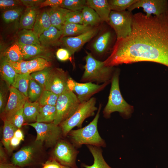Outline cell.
Returning <instances> with one entry per match:
<instances>
[{
	"label": "cell",
	"instance_id": "obj_1",
	"mask_svg": "<svg viewBox=\"0 0 168 168\" xmlns=\"http://www.w3.org/2000/svg\"><path fill=\"white\" fill-rule=\"evenodd\" d=\"M105 66L151 62L168 67V12L147 16L133 14L131 34L117 39Z\"/></svg>",
	"mask_w": 168,
	"mask_h": 168
},
{
	"label": "cell",
	"instance_id": "obj_2",
	"mask_svg": "<svg viewBox=\"0 0 168 168\" xmlns=\"http://www.w3.org/2000/svg\"><path fill=\"white\" fill-rule=\"evenodd\" d=\"M99 105L96 114L93 120L85 127L72 130L68 135L72 145L77 149L83 145L105 147L106 143L100 136L97 129V124L101 109Z\"/></svg>",
	"mask_w": 168,
	"mask_h": 168
},
{
	"label": "cell",
	"instance_id": "obj_3",
	"mask_svg": "<svg viewBox=\"0 0 168 168\" xmlns=\"http://www.w3.org/2000/svg\"><path fill=\"white\" fill-rule=\"evenodd\" d=\"M119 69L115 70L111 80V86L107 104L103 111V116L110 118L113 112H118L124 119L129 118L134 110L133 107L128 103L120 92L119 84Z\"/></svg>",
	"mask_w": 168,
	"mask_h": 168
},
{
	"label": "cell",
	"instance_id": "obj_4",
	"mask_svg": "<svg viewBox=\"0 0 168 168\" xmlns=\"http://www.w3.org/2000/svg\"><path fill=\"white\" fill-rule=\"evenodd\" d=\"M85 60L82 82L102 84L110 82L115 70L114 67L105 66L104 61L96 59L88 52H86Z\"/></svg>",
	"mask_w": 168,
	"mask_h": 168
},
{
	"label": "cell",
	"instance_id": "obj_5",
	"mask_svg": "<svg viewBox=\"0 0 168 168\" xmlns=\"http://www.w3.org/2000/svg\"><path fill=\"white\" fill-rule=\"evenodd\" d=\"M96 99L91 97L87 101L82 103L75 112L68 119L61 123V128L63 136H66L72 129L77 127L81 128L85 119L93 116L98 108L96 106Z\"/></svg>",
	"mask_w": 168,
	"mask_h": 168
},
{
	"label": "cell",
	"instance_id": "obj_6",
	"mask_svg": "<svg viewBox=\"0 0 168 168\" xmlns=\"http://www.w3.org/2000/svg\"><path fill=\"white\" fill-rule=\"evenodd\" d=\"M81 103L76 95L69 89L59 96L55 105L56 114L53 123L58 125L70 118Z\"/></svg>",
	"mask_w": 168,
	"mask_h": 168
},
{
	"label": "cell",
	"instance_id": "obj_7",
	"mask_svg": "<svg viewBox=\"0 0 168 168\" xmlns=\"http://www.w3.org/2000/svg\"><path fill=\"white\" fill-rule=\"evenodd\" d=\"M27 124L35 128L37 134L35 142L41 146L44 143L49 147H54L63 135L60 126L54 123L35 122Z\"/></svg>",
	"mask_w": 168,
	"mask_h": 168
},
{
	"label": "cell",
	"instance_id": "obj_8",
	"mask_svg": "<svg viewBox=\"0 0 168 168\" xmlns=\"http://www.w3.org/2000/svg\"><path fill=\"white\" fill-rule=\"evenodd\" d=\"M133 16L132 12L128 10L111 11L108 23L114 32L117 39L126 38L131 34Z\"/></svg>",
	"mask_w": 168,
	"mask_h": 168
},
{
	"label": "cell",
	"instance_id": "obj_9",
	"mask_svg": "<svg viewBox=\"0 0 168 168\" xmlns=\"http://www.w3.org/2000/svg\"><path fill=\"white\" fill-rule=\"evenodd\" d=\"M54 147L53 152V159L62 165L78 168L76 159L79 151L72 143L60 139Z\"/></svg>",
	"mask_w": 168,
	"mask_h": 168
},
{
	"label": "cell",
	"instance_id": "obj_10",
	"mask_svg": "<svg viewBox=\"0 0 168 168\" xmlns=\"http://www.w3.org/2000/svg\"><path fill=\"white\" fill-rule=\"evenodd\" d=\"M109 83L99 85L91 82L79 83L69 77L68 81V86L76 95L82 103L89 100L92 96L103 90Z\"/></svg>",
	"mask_w": 168,
	"mask_h": 168
},
{
	"label": "cell",
	"instance_id": "obj_11",
	"mask_svg": "<svg viewBox=\"0 0 168 168\" xmlns=\"http://www.w3.org/2000/svg\"><path fill=\"white\" fill-rule=\"evenodd\" d=\"M70 77L62 68H51L46 80L44 90L51 91L59 95L68 89V81Z\"/></svg>",
	"mask_w": 168,
	"mask_h": 168
},
{
	"label": "cell",
	"instance_id": "obj_12",
	"mask_svg": "<svg viewBox=\"0 0 168 168\" xmlns=\"http://www.w3.org/2000/svg\"><path fill=\"white\" fill-rule=\"evenodd\" d=\"M142 7L147 16L151 15L158 16L168 12V1L167 0H138L128 9L132 12L136 8Z\"/></svg>",
	"mask_w": 168,
	"mask_h": 168
},
{
	"label": "cell",
	"instance_id": "obj_13",
	"mask_svg": "<svg viewBox=\"0 0 168 168\" xmlns=\"http://www.w3.org/2000/svg\"><path fill=\"white\" fill-rule=\"evenodd\" d=\"M28 100L24 95L16 88H9V95L3 113L2 114L3 119L8 120L17 111L23 107Z\"/></svg>",
	"mask_w": 168,
	"mask_h": 168
},
{
	"label": "cell",
	"instance_id": "obj_14",
	"mask_svg": "<svg viewBox=\"0 0 168 168\" xmlns=\"http://www.w3.org/2000/svg\"><path fill=\"white\" fill-rule=\"evenodd\" d=\"M98 28H93L91 30L76 36L62 37L60 41L70 52L73 54L79 50L87 42L95 36L98 32Z\"/></svg>",
	"mask_w": 168,
	"mask_h": 168
},
{
	"label": "cell",
	"instance_id": "obj_15",
	"mask_svg": "<svg viewBox=\"0 0 168 168\" xmlns=\"http://www.w3.org/2000/svg\"><path fill=\"white\" fill-rule=\"evenodd\" d=\"M40 147L41 146L35 143L22 147L13 154L12 163L21 168L31 165L35 160Z\"/></svg>",
	"mask_w": 168,
	"mask_h": 168
},
{
	"label": "cell",
	"instance_id": "obj_16",
	"mask_svg": "<svg viewBox=\"0 0 168 168\" xmlns=\"http://www.w3.org/2000/svg\"><path fill=\"white\" fill-rule=\"evenodd\" d=\"M115 38L117 39L115 32L110 30H106L96 37L92 44V47L96 53L104 54L110 49Z\"/></svg>",
	"mask_w": 168,
	"mask_h": 168
},
{
	"label": "cell",
	"instance_id": "obj_17",
	"mask_svg": "<svg viewBox=\"0 0 168 168\" xmlns=\"http://www.w3.org/2000/svg\"><path fill=\"white\" fill-rule=\"evenodd\" d=\"M63 34L62 30L51 26L40 35L39 39L41 45L45 48L58 46L62 44L60 40Z\"/></svg>",
	"mask_w": 168,
	"mask_h": 168
},
{
	"label": "cell",
	"instance_id": "obj_18",
	"mask_svg": "<svg viewBox=\"0 0 168 168\" xmlns=\"http://www.w3.org/2000/svg\"><path fill=\"white\" fill-rule=\"evenodd\" d=\"M87 6L96 12L102 21L108 22L111 10L107 0H87Z\"/></svg>",
	"mask_w": 168,
	"mask_h": 168
},
{
	"label": "cell",
	"instance_id": "obj_19",
	"mask_svg": "<svg viewBox=\"0 0 168 168\" xmlns=\"http://www.w3.org/2000/svg\"><path fill=\"white\" fill-rule=\"evenodd\" d=\"M48 11L51 26L62 30L65 25L67 13L70 11L61 7L51 8Z\"/></svg>",
	"mask_w": 168,
	"mask_h": 168
},
{
	"label": "cell",
	"instance_id": "obj_20",
	"mask_svg": "<svg viewBox=\"0 0 168 168\" xmlns=\"http://www.w3.org/2000/svg\"><path fill=\"white\" fill-rule=\"evenodd\" d=\"M86 146L92 155L94 162L91 166L82 163L81 165L82 167L85 168H113L110 166L105 161L101 147L91 145Z\"/></svg>",
	"mask_w": 168,
	"mask_h": 168
},
{
	"label": "cell",
	"instance_id": "obj_21",
	"mask_svg": "<svg viewBox=\"0 0 168 168\" xmlns=\"http://www.w3.org/2000/svg\"><path fill=\"white\" fill-rule=\"evenodd\" d=\"M39 7H27L21 15L20 20V27L23 29H33L38 13Z\"/></svg>",
	"mask_w": 168,
	"mask_h": 168
},
{
	"label": "cell",
	"instance_id": "obj_22",
	"mask_svg": "<svg viewBox=\"0 0 168 168\" xmlns=\"http://www.w3.org/2000/svg\"><path fill=\"white\" fill-rule=\"evenodd\" d=\"M51 26L47 11L38 13L33 28V31L38 37Z\"/></svg>",
	"mask_w": 168,
	"mask_h": 168
},
{
	"label": "cell",
	"instance_id": "obj_23",
	"mask_svg": "<svg viewBox=\"0 0 168 168\" xmlns=\"http://www.w3.org/2000/svg\"><path fill=\"white\" fill-rule=\"evenodd\" d=\"M18 129L10 121L3 119L2 143L8 153L12 152L10 142L12 138L14 136L16 130Z\"/></svg>",
	"mask_w": 168,
	"mask_h": 168
},
{
	"label": "cell",
	"instance_id": "obj_24",
	"mask_svg": "<svg viewBox=\"0 0 168 168\" xmlns=\"http://www.w3.org/2000/svg\"><path fill=\"white\" fill-rule=\"evenodd\" d=\"M40 105L38 101L31 102L28 100L26 102L23 108L25 121L27 124L36 122Z\"/></svg>",
	"mask_w": 168,
	"mask_h": 168
},
{
	"label": "cell",
	"instance_id": "obj_25",
	"mask_svg": "<svg viewBox=\"0 0 168 168\" xmlns=\"http://www.w3.org/2000/svg\"><path fill=\"white\" fill-rule=\"evenodd\" d=\"M94 27L84 24L69 23L65 24L63 29L62 37L78 35L85 33Z\"/></svg>",
	"mask_w": 168,
	"mask_h": 168
},
{
	"label": "cell",
	"instance_id": "obj_26",
	"mask_svg": "<svg viewBox=\"0 0 168 168\" xmlns=\"http://www.w3.org/2000/svg\"><path fill=\"white\" fill-rule=\"evenodd\" d=\"M56 109L55 106L46 105L40 106L36 122L53 123L55 119Z\"/></svg>",
	"mask_w": 168,
	"mask_h": 168
},
{
	"label": "cell",
	"instance_id": "obj_27",
	"mask_svg": "<svg viewBox=\"0 0 168 168\" xmlns=\"http://www.w3.org/2000/svg\"><path fill=\"white\" fill-rule=\"evenodd\" d=\"M24 59L23 55L18 42L12 44L4 52L3 60L12 62H17Z\"/></svg>",
	"mask_w": 168,
	"mask_h": 168
},
{
	"label": "cell",
	"instance_id": "obj_28",
	"mask_svg": "<svg viewBox=\"0 0 168 168\" xmlns=\"http://www.w3.org/2000/svg\"><path fill=\"white\" fill-rule=\"evenodd\" d=\"M18 43L23 45H41L39 37L33 30L23 29L18 33Z\"/></svg>",
	"mask_w": 168,
	"mask_h": 168
},
{
	"label": "cell",
	"instance_id": "obj_29",
	"mask_svg": "<svg viewBox=\"0 0 168 168\" xmlns=\"http://www.w3.org/2000/svg\"><path fill=\"white\" fill-rule=\"evenodd\" d=\"M31 79L30 74H17L12 86L17 89L28 98L29 83L30 80Z\"/></svg>",
	"mask_w": 168,
	"mask_h": 168
},
{
	"label": "cell",
	"instance_id": "obj_30",
	"mask_svg": "<svg viewBox=\"0 0 168 168\" xmlns=\"http://www.w3.org/2000/svg\"><path fill=\"white\" fill-rule=\"evenodd\" d=\"M0 72L3 80L8 85L12 86L17 73L8 62L2 60L0 64Z\"/></svg>",
	"mask_w": 168,
	"mask_h": 168
},
{
	"label": "cell",
	"instance_id": "obj_31",
	"mask_svg": "<svg viewBox=\"0 0 168 168\" xmlns=\"http://www.w3.org/2000/svg\"><path fill=\"white\" fill-rule=\"evenodd\" d=\"M83 24L93 26L102 21L99 16L92 8L86 6L82 11Z\"/></svg>",
	"mask_w": 168,
	"mask_h": 168
},
{
	"label": "cell",
	"instance_id": "obj_32",
	"mask_svg": "<svg viewBox=\"0 0 168 168\" xmlns=\"http://www.w3.org/2000/svg\"><path fill=\"white\" fill-rule=\"evenodd\" d=\"M19 44L23 55L24 59H27L40 56L46 51L45 48L41 45Z\"/></svg>",
	"mask_w": 168,
	"mask_h": 168
},
{
	"label": "cell",
	"instance_id": "obj_33",
	"mask_svg": "<svg viewBox=\"0 0 168 168\" xmlns=\"http://www.w3.org/2000/svg\"><path fill=\"white\" fill-rule=\"evenodd\" d=\"M51 65L50 62L42 57H37L26 61L27 68L30 74L50 68Z\"/></svg>",
	"mask_w": 168,
	"mask_h": 168
},
{
	"label": "cell",
	"instance_id": "obj_34",
	"mask_svg": "<svg viewBox=\"0 0 168 168\" xmlns=\"http://www.w3.org/2000/svg\"><path fill=\"white\" fill-rule=\"evenodd\" d=\"M43 88L35 81L31 79L29 81L28 90V99L31 102L38 101L43 91Z\"/></svg>",
	"mask_w": 168,
	"mask_h": 168
},
{
	"label": "cell",
	"instance_id": "obj_35",
	"mask_svg": "<svg viewBox=\"0 0 168 168\" xmlns=\"http://www.w3.org/2000/svg\"><path fill=\"white\" fill-rule=\"evenodd\" d=\"M138 0H108L111 11L122 12L127 9Z\"/></svg>",
	"mask_w": 168,
	"mask_h": 168
},
{
	"label": "cell",
	"instance_id": "obj_36",
	"mask_svg": "<svg viewBox=\"0 0 168 168\" xmlns=\"http://www.w3.org/2000/svg\"><path fill=\"white\" fill-rule=\"evenodd\" d=\"M58 96L51 91L44 90L38 101L40 106L46 105L55 106Z\"/></svg>",
	"mask_w": 168,
	"mask_h": 168
},
{
	"label": "cell",
	"instance_id": "obj_37",
	"mask_svg": "<svg viewBox=\"0 0 168 168\" xmlns=\"http://www.w3.org/2000/svg\"><path fill=\"white\" fill-rule=\"evenodd\" d=\"M86 6L85 0H63L61 7L72 11H82Z\"/></svg>",
	"mask_w": 168,
	"mask_h": 168
},
{
	"label": "cell",
	"instance_id": "obj_38",
	"mask_svg": "<svg viewBox=\"0 0 168 168\" xmlns=\"http://www.w3.org/2000/svg\"><path fill=\"white\" fill-rule=\"evenodd\" d=\"M23 8L20 7L13 9L4 11L2 14V17L5 22L9 23L17 20L21 16Z\"/></svg>",
	"mask_w": 168,
	"mask_h": 168
},
{
	"label": "cell",
	"instance_id": "obj_39",
	"mask_svg": "<svg viewBox=\"0 0 168 168\" xmlns=\"http://www.w3.org/2000/svg\"><path fill=\"white\" fill-rule=\"evenodd\" d=\"M52 68H45L41 71L31 73L30 76L32 79L37 82L44 89L50 72Z\"/></svg>",
	"mask_w": 168,
	"mask_h": 168
},
{
	"label": "cell",
	"instance_id": "obj_40",
	"mask_svg": "<svg viewBox=\"0 0 168 168\" xmlns=\"http://www.w3.org/2000/svg\"><path fill=\"white\" fill-rule=\"evenodd\" d=\"M82 11H70L67 14L65 24L72 23L83 24Z\"/></svg>",
	"mask_w": 168,
	"mask_h": 168
},
{
	"label": "cell",
	"instance_id": "obj_41",
	"mask_svg": "<svg viewBox=\"0 0 168 168\" xmlns=\"http://www.w3.org/2000/svg\"><path fill=\"white\" fill-rule=\"evenodd\" d=\"M23 5L21 0H0V8L4 11L21 7Z\"/></svg>",
	"mask_w": 168,
	"mask_h": 168
},
{
	"label": "cell",
	"instance_id": "obj_42",
	"mask_svg": "<svg viewBox=\"0 0 168 168\" xmlns=\"http://www.w3.org/2000/svg\"><path fill=\"white\" fill-rule=\"evenodd\" d=\"M7 61L9 63L17 73L20 74H30L27 68V61L22 60L17 62Z\"/></svg>",
	"mask_w": 168,
	"mask_h": 168
},
{
	"label": "cell",
	"instance_id": "obj_43",
	"mask_svg": "<svg viewBox=\"0 0 168 168\" xmlns=\"http://www.w3.org/2000/svg\"><path fill=\"white\" fill-rule=\"evenodd\" d=\"M18 128L21 127L25 121L23 108L17 111L8 120Z\"/></svg>",
	"mask_w": 168,
	"mask_h": 168
},
{
	"label": "cell",
	"instance_id": "obj_44",
	"mask_svg": "<svg viewBox=\"0 0 168 168\" xmlns=\"http://www.w3.org/2000/svg\"><path fill=\"white\" fill-rule=\"evenodd\" d=\"M69 51L66 49L60 48L56 52L57 58L62 61H66L69 59L71 56Z\"/></svg>",
	"mask_w": 168,
	"mask_h": 168
},
{
	"label": "cell",
	"instance_id": "obj_45",
	"mask_svg": "<svg viewBox=\"0 0 168 168\" xmlns=\"http://www.w3.org/2000/svg\"><path fill=\"white\" fill-rule=\"evenodd\" d=\"M63 0H46L43 2L39 7H43L49 6L51 8L61 7Z\"/></svg>",
	"mask_w": 168,
	"mask_h": 168
},
{
	"label": "cell",
	"instance_id": "obj_46",
	"mask_svg": "<svg viewBox=\"0 0 168 168\" xmlns=\"http://www.w3.org/2000/svg\"><path fill=\"white\" fill-rule=\"evenodd\" d=\"M23 5L26 8L39 7L40 4L44 1L43 0H21Z\"/></svg>",
	"mask_w": 168,
	"mask_h": 168
},
{
	"label": "cell",
	"instance_id": "obj_47",
	"mask_svg": "<svg viewBox=\"0 0 168 168\" xmlns=\"http://www.w3.org/2000/svg\"><path fill=\"white\" fill-rule=\"evenodd\" d=\"M62 165L54 159L46 161L43 168H61Z\"/></svg>",
	"mask_w": 168,
	"mask_h": 168
},
{
	"label": "cell",
	"instance_id": "obj_48",
	"mask_svg": "<svg viewBox=\"0 0 168 168\" xmlns=\"http://www.w3.org/2000/svg\"><path fill=\"white\" fill-rule=\"evenodd\" d=\"M6 95L4 91L1 88L0 91V111L2 114L4 111L6 104Z\"/></svg>",
	"mask_w": 168,
	"mask_h": 168
},
{
	"label": "cell",
	"instance_id": "obj_49",
	"mask_svg": "<svg viewBox=\"0 0 168 168\" xmlns=\"http://www.w3.org/2000/svg\"><path fill=\"white\" fill-rule=\"evenodd\" d=\"M7 156L2 147V144H0V163H7Z\"/></svg>",
	"mask_w": 168,
	"mask_h": 168
},
{
	"label": "cell",
	"instance_id": "obj_50",
	"mask_svg": "<svg viewBox=\"0 0 168 168\" xmlns=\"http://www.w3.org/2000/svg\"><path fill=\"white\" fill-rule=\"evenodd\" d=\"M21 141L15 136H13L11 140L10 145L12 149L17 147Z\"/></svg>",
	"mask_w": 168,
	"mask_h": 168
},
{
	"label": "cell",
	"instance_id": "obj_51",
	"mask_svg": "<svg viewBox=\"0 0 168 168\" xmlns=\"http://www.w3.org/2000/svg\"><path fill=\"white\" fill-rule=\"evenodd\" d=\"M14 136L18 138L21 141H23L24 140V134L20 128L17 129L15 131Z\"/></svg>",
	"mask_w": 168,
	"mask_h": 168
},
{
	"label": "cell",
	"instance_id": "obj_52",
	"mask_svg": "<svg viewBox=\"0 0 168 168\" xmlns=\"http://www.w3.org/2000/svg\"><path fill=\"white\" fill-rule=\"evenodd\" d=\"M0 168H22L16 166L12 163H0Z\"/></svg>",
	"mask_w": 168,
	"mask_h": 168
},
{
	"label": "cell",
	"instance_id": "obj_53",
	"mask_svg": "<svg viewBox=\"0 0 168 168\" xmlns=\"http://www.w3.org/2000/svg\"><path fill=\"white\" fill-rule=\"evenodd\" d=\"M61 168H72L69 166L62 165Z\"/></svg>",
	"mask_w": 168,
	"mask_h": 168
}]
</instances>
